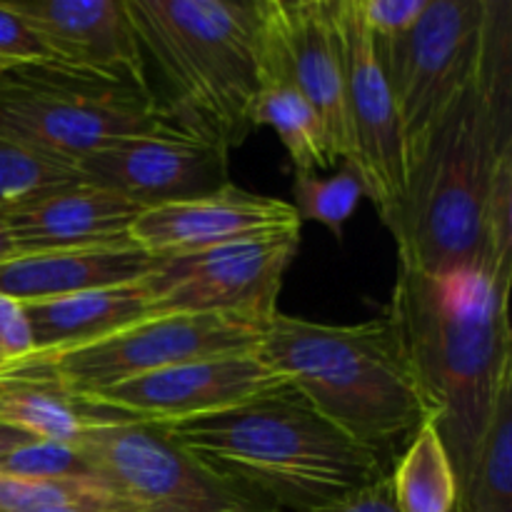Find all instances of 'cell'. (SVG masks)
I'll use <instances>...</instances> for the list:
<instances>
[{
  "instance_id": "74e56055",
  "label": "cell",
  "mask_w": 512,
  "mask_h": 512,
  "mask_svg": "<svg viewBox=\"0 0 512 512\" xmlns=\"http://www.w3.org/2000/svg\"><path fill=\"white\" fill-rule=\"evenodd\" d=\"M0 363H3V360H0ZM3 365H5V363H3Z\"/></svg>"
},
{
  "instance_id": "2e32d148",
  "label": "cell",
  "mask_w": 512,
  "mask_h": 512,
  "mask_svg": "<svg viewBox=\"0 0 512 512\" xmlns=\"http://www.w3.org/2000/svg\"><path fill=\"white\" fill-rule=\"evenodd\" d=\"M8 5L43 35L58 65L150 85L128 0H10Z\"/></svg>"
},
{
  "instance_id": "5bb4252c",
  "label": "cell",
  "mask_w": 512,
  "mask_h": 512,
  "mask_svg": "<svg viewBox=\"0 0 512 512\" xmlns=\"http://www.w3.org/2000/svg\"><path fill=\"white\" fill-rule=\"evenodd\" d=\"M280 385L285 383L255 350L155 370L90 393V398L123 410L135 420L170 425L235 408Z\"/></svg>"
},
{
  "instance_id": "8fae6325",
  "label": "cell",
  "mask_w": 512,
  "mask_h": 512,
  "mask_svg": "<svg viewBox=\"0 0 512 512\" xmlns=\"http://www.w3.org/2000/svg\"><path fill=\"white\" fill-rule=\"evenodd\" d=\"M333 18L343 55L345 108L355 145V165L370 198L385 220L405 193L408 155L393 93L380 68L373 35L360 13V0H333Z\"/></svg>"
},
{
  "instance_id": "cb8c5ba5",
  "label": "cell",
  "mask_w": 512,
  "mask_h": 512,
  "mask_svg": "<svg viewBox=\"0 0 512 512\" xmlns=\"http://www.w3.org/2000/svg\"><path fill=\"white\" fill-rule=\"evenodd\" d=\"M0 512H135L95 480H28L0 475Z\"/></svg>"
},
{
  "instance_id": "7402d4cb",
  "label": "cell",
  "mask_w": 512,
  "mask_h": 512,
  "mask_svg": "<svg viewBox=\"0 0 512 512\" xmlns=\"http://www.w3.org/2000/svg\"><path fill=\"white\" fill-rule=\"evenodd\" d=\"M400 512H458L460 483L433 420L420 425L390 473Z\"/></svg>"
},
{
  "instance_id": "9c48e42d",
  "label": "cell",
  "mask_w": 512,
  "mask_h": 512,
  "mask_svg": "<svg viewBox=\"0 0 512 512\" xmlns=\"http://www.w3.org/2000/svg\"><path fill=\"white\" fill-rule=\"evenodd\" d=\"M300 235L240 240L183 255H155L143 283L153 315H225L268 325Z\"/></svg>"
},
{
  "instance_id": "5b68a950",
  "label": "cell",
  "mask_w": 512,
  "mask_h": 512,
  "mask_svg": "<svg viewBox=\"0 0 512 512\" xmlns=\"http://www.w3.org/2000/svg\"><path fill=\"white\" fill-rule=\"evenodd\" d=\"M128 13L168 90V118L228 150L243 145L263 83V0H128Z\"/></svg>"
},
{
  "instance_id": "e0dca14e",
  "label": "cell",
  "mask_w": 512,
  "mask_h": 512,
  "mask_svg": "<svg viewBox=\"0 0 512 512\" xmlns=\"http://www.w3.org/2000/svg\"><path fill=\"white\" fill-rule=\"evenodd\" d=\"M143 208L90 180L55 188L3 213L18 255L128 243Z\"/></svg>"
},
{
  "instance_id": "30bf717a",
  "label": "cell",
  "mask_w": 512,
  "mask_h": 512,
  "mask_svg": "<svg viewBox=\"0 0 512 512\" xmlns=\"http://www.w3.org/2000/svg\"><path fill=\"white\" fill-rule=\"evenodd\" d=\"M263 330L225 315H153L98 343L38 358L75 393L90 395L173 365L255 353Z\"/></svg>"
},
{
  "instance_id": "7a4b0ae2",
  "label": "cell",
  "mask_w": 512,
  "mask_h": 512,
  "mask_svg": "<svg viewBox=\"0 0 512 512\" xmlns=\"http://www.w3.org/2000/svg\"><path fill=\"white\" fill-rule=\"evenodd\" d=\"M510 288L488 270L423 273L398 263L383 318L398 338L460 490L495 398L512 378Z\"/></svg>"
},
{
  "instance_id": "7c38bea8",
  "label": "cell",
  "mask_w": 512,
  "mask_h": 512,
  "mask_svg": "<svg viewBox=\"0 0 512 512\" xmlns=\"http://www.w3.org/2000/svg\"><path fill=\"white\" fill-rule=\"evenodd\" d=\"M228 158L225 145L170 120L163 128L95 150L80 160L78 173L145 210L225 188L230 183Z\"/></svg>"
},
{
  "instance_id": "ffe728a7",
  "label": "cell",
  "mask_w": 512,
  "mask_h": 512,
  "mask_svg": "<svg viewBox=\"0 0 512 512\" xmlns=\"http://www.w3.org/2000/svg\"><path fill=\"white\" fill-rule=\"evenodd\" d=\"M35 338V355L98 343L138 320L150 318V300L143 283H123L110 288L83 290L25 303Z\"/></svg>"
},
{
  "instance_id": "3957f363",
  "label": "cell",
  "mask_w": 512,
  "mask_h": 512,
  "mask_svg": "<svg viewBox=\"0 0 512 512\" xmlns=\"http://www.w3.org/2000/svg\"><path fill=\"white\" fill-rule=\"evenodd\" d=\"M163 430L210 470L275 508L313 512L388 475L373 450L323 418L290 385Z\"/></svg>"
},
{
  "instance_id": "9a60e30c",
  "label": "cell",
  "mask_w": 512,
  "mask_h": 512,
  "mask_svg": "<svg viewBox=\"0 0 512 512\" xmlns=\"http://www.w3.org/2000/svg\"><path fill=\"white\" fill-rule=\"evenodd\" d=\"M300 218L285 200L228 183L215 193L145 208L130 240L150 255H183L240 240L300 235Z\"/></svg>"
},
{
  "instance_id": "d6a6232c",
  "label": "cell",
  "mask_w": 512,
  "mask_h": 512,
  "mask_svg": "<svg viewBox=\"0 0 512 512\" xmlns=\"http://www.w3.org/2000/svg\"><path fill=\"white\" fill-rule=\"evenodd\" d=\"M35 440L30 433H25V430L15 428V425L10 423H3L0 420V463H3L5 458H10L13 453H18L20 448H28V445H33Z\"/></svg>"
},
{
  "instance_id": "d590c367",
  "label": "cell",
  "mask_w": 512,
  "mask_h": 512,
  "mask_svg": "<svg viewBox=\"0 0 512 512\" xmlns=\"http://www.w3.org/2000/svg\"><path fill=\"white\" fill-rule=\"evenodd\" d=\"M3 70H5V65H0V73H3Z\"/></svg>"
},
{
  "instance_id": "4dcf8cb0",
  "label": "cell",
  "mask_w": 512,
  "mask_h": 512,
  "mask_svg": "<svg viewBox=\"0 0 512 512\" xmlns=\"http://www.w3.org/2000/svg\"><path fill=\"white\" fill-rule=\"evenodd\" d=\"M30 355H35V338L25 303L0 295V360L8 365Z\"/></svg>"
},
{
  "instance_id": "d4e9b609",
  "label": "cell",
  "mask_w": 512,
  "mask_h": 512,
  "mask_svg": "<svg viewBox=\"0 0 512 512\" xmlns=\"http://www.w3.org/2000/svg\"><path fill=\"white\" fill-rule=\"evenodd\" d=\"M365 198V180L358 165L343 160V168L330 178H318L315 173H298L293 180V208L300 223L313 220L328 228L338 243H343L345 223L353 218L360 200Z\"/></svg>"
},
{
  "instance_id": "277c9868",
  "label": "cell",
  "mask_w": 512,
  "mask_h": 512,
  "mask_svg": "<svg viewBox=\"0 0 512 512\" xmlns=\"http://www.w3.org/2000/svg\"><path fill=\"white\" fill-rule=\"evenodd\" d=\"M258 355L323 418L383 463L405 450L430 420L383 315L358 325H325L278 310L265 325Z\"/></svg>"
},
{
  "instance_id": "6da1fadb",
  "label": "cell",
  "mask_w": 512,
  "mask_h": 512,
  "mask_svg": "<svg viewBox=\"0 0 512 512\" xmlns=\"http://www.w3.org/2000/svg\"><path fill=\"white\" fill-rule=\"evenodd\" d=\"M510 153L512 3L490 0L478 70L408 160L403 200L385 220L398 263L435 275L493 273L485 208L495 170Z\"/></svg>"
},
{
  "instance_id": "603a6c76",
  "label": "cell",
  "mask_w": 512,
  "mask_h": 512,
  "mask_svg": "<svg viewBox=\"0 0 512 512\" xmlns=\"http://www.w3.org/2000/svg\"><path fill=\"white\" fill-rule=\"evenodd\" d=\"M460 508L512 512V378L500 385L468 480L460 490Z\"/></svg>"
},
{
  "instance_id": "83f0119b",
  "label": "cell",
  "mask_w": 512,
  "mask_h": 512,
  "mask_svg": "<svg viewBox=\"0 0 512 512\" xmlns=\"http://www.w3.org/2000/svg\"><path fill=\"white\" fill-rule=\"evenodd\" d=\"M485 240L495 278L510 288L512 280V153L500 160L485 208Z\"/></svg>"
},
{
  "instance_id": "f546056e",
  "label": "cell",
  "mask_w": 512,
  "mask_h": 512,
  "mask_svg": "<svg viewBox=\"0 0 512 512\" xmlns=\"http://www.w3.org/2000/svg\"><path fill=\"white\" fill-rule=\"evenodd\" d=\"M425 8L428 0H360V13L375 40H393L408 33Z\"/></svg>"
},
{
  "instance_id": "f1b7e54d",
  "label": "cell",
  "mask_w": 512,
  "mask_h": 512,
  "mask_svg": "<svg viewBox=\"0 0 512 512\" xmlns=\"http://www.w3.org/2000/svg\"><path fill=\"white\" fill-rule=\"evenodd\" d=\"M58 63L50 48L45 45L43 35L15 13L8 3H0V65H38Z\"/></svg>"
},
{
  "instance_id": "8d00e7d4",
  "label": "cell",
  "mask_w": 512,
  "mask_h": 512,
  "mask_svg": "<svg viewBox=\"0 0 512 512\" xmlns=\"http://www.w3.org/2000/svg\"><path fill=\"white\" fill-rule=\"evenodd\" d=\"M0 370H3V363H0Z\"/></svg>"
},
{
  "instance_id": "ba28073f",
  "label": "cell",
  "mask_w": 512,
  "mask_h": 512,
  "mask_svg": "<svg viewBox=\"0 0 512 512\" xmlns=\"http://www.w3.org/2000/svg\"><path fill=\"white\" fill-rule=\"evenodd\" d=\"M490 0H428L408 33L375 40L393 93L408 160L473 80L483 53ZM373 35V33H370Z\"/></svg>"
},
{
  "instance_id": "4316f807",
  "label": "cell",
  "mask_w": 512,
  "mask_h": 512,
  "mask_svg": "<svg viewBox=\"0 0 512 512\" xmlns=\"http://www.w3.org/2000/svg\"><path fill=\"white\" fill-rule=\"evenodd\" d=\"M0 475L28 480H95L90 460L80 453L78 445L35 440L28 448H20L0 463Z\"/></svg>"
},
{
  "instance_id": "44dd1931",
  "label": "cell",
  "mask_w": 512,
  "mask_h": 512,
  "mask_svg": "<svg viewBox=\"0 0 512 512\" xmlns=\"http://www.w3.org/2000/svg\"><path fill=\"white\" fill-rule=\"evenodd\" d=\"M250 123L253 128L268 125L278 133L298 173H315L338 163L325 123L280 70L263 68V83L253 100Z\"/></svg>"
},
{
  "instance_id": "836d02e7",
  "label": "cell",
  "mask_w": 512,
  "mask_h": 512,
  "mask_svg": "<svg viewBox=\"0 0 512 512\" xmlns=\"http://www.w3.org/2000/svg\"><path fill=\"white\" fill-rule=\"evenodd\" d=\"M15 255H18V250H15L13 238H10L8 233V225H5L3 215H0V263H3V260L15 258Z\"/></svg>"
},
{
  "instance_id": "8992f818",
  "label": "cell",
  "mask_w": 512,
  "mask_h": 512,
  "mask_svg": "<svg viewBox=\"0 0 512 512\" xmlns=\"http://www.w3.org/2000/svg\"><path fill=\"white\" fill-rule=\"evenodd\" d=\"M170 123L150 85L103 78L58 63L0 73V140L70 163L128 135Z\"/></svg>"
},
{
  "instance_id": "4fadbf2b",
  "label": "cell",
  "mask_w": 512,
  "mask_h": 512,
  "mask_svg": "<svg viewBox=\"0 0 512 512\" xmlns=\"http://www.w3.org/2000/svg\"><path fill=\"white\" fill-rule=\"evenodd\" d=\"M265 63L313 105L338 160L355 163L333 0H263Z\"/></svg>"
},
{
  "instance_id": "d6986e66",
  "label": "cell",
  "mask_w": 512,
  "mask_h": 512,
  "mask_svg": "<svg viewBox=\"0 0 512 512\" xmlns=\"http://www.w3.org/2000/svg\"><path fill=\"white\" fill-rule=\"evenodd\" d=\"M0 420L38 440L75 445L88 428L135 418L75 393L38 355H30L0 370Z\"/></svg>"
},
{
  "instance_id": "e575fe53",
  "label": "cell",
  "mask_w": 512,
  "mask_h": 512,
  "mask_svg": "<svg viewBox=\"0 0 512 512\" xmlns=\"http://www.w3.org/2000/svg\"><path fill=\"white\" fill-rule=\"evenodd\" d=\"M458 512H473V510H465V508H458Z\"/></svg>"
},
{
  "instance_id": "ac0fdd59",
  "label": "cell",
  "mask_w": 512,
  "mask_h": 512,
  "mask_svg": "<svg viewBox=\"0 0 512 512\" xmlns=\"http://www.w3.org/2000/svg\"><path fill=\"white\" fill-rule=\"evenodd\" d=\"M155 255L128 243L93 245V248L25 253L0 263V295L33 303L83 290L110 288L143 280Z\"/></svg>"
},
{
  "instance_id": "52a82bcc",
  "label": "cell",
  "mask_w": 512,
  "mask_h": 512,
  "mask_svg": "<svg viewBox=\"0 0 512 512\" xmlns=\"http://www.w3.org/2000/svg\"><path fill=\"white\" fill-rule=\"evenodd\" d=\"M75 445L90 460L95 478L135 512H278L273 503L210 470L158 423L95 425Z\"/></svg>"
},
{
  "instance_id": "1f68e13d",
  "label": "cell",
  "mask_w": 512,
  "mask_h": 512,
  "mask_svg": "<svg viewBox=\"0 0 512 512\" xmlns=\"http://www.w3.org/2000/svg\"><path fill=\"white\" fill-rule=\"evenodd\" d=\"M313 512H400L393 498V485H390V473L335 503L323 505Z\"/></svg>"
},
{
  "instance_id": "484cf974",
  "label": "cell",
  "mask_w": 512,
  "mask_h": 512,
  "mask_svg": "<svg viewBox=\"0 0 512 512\" xmlns=\"http://www.w3.org/2000/svg\"><path fill=\"white\" fill-rule=\"evenodd\" d=\"M75 180H80L75 165L0 140V215Z\"/></svg>"
}]
</instances>
